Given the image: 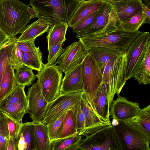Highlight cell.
I'll use <instances>...</instances> for the list:
<instances>
[{"label":"cell","instance_id":"cell-43","mask_svg":"<svg viewBox=\"0 0 150 150\" xmlns=\"http://www.w3.org/2000/svg\"><path fill=\"white\" fill-rule=\"evenodd\" d=\"M11 38L0 29V49L8 42Z\"/></svg>","mask_w":150,"mask_h":150},{"label":"cell","instance_id":"cell-32","mask_svg":"<svg viewBox=\"0 0 150 150\" xmlns=\"http://www.w3.org/2000/svg\"><path fill=\"white\" fill-rule=\"evenodd\" d=\"M22 52L23 66L36 70L40 71L45 64L42 62V53L40 50L36 53Z\"/></svg>","mask_w":150,"mask_h":150},{"label":"cell","instance_id":"cell-25","mask_svg":"<svg viewBox=\"0 0 150 150\" xmlns=\"http://www.w3.org/2000/svg\"><path fill=\"white\" fill-rule=\"evenodd\" d=\"M133 78L140 84L146 85L150 83V43L147 47L141 63Z\"/></svg>","mask_w":150,"mask_h":150},{"label":"cell","instance_id":"cell-23","mask_svg":"<svg viewBox=\"0 0 150 150\" xmlns=\"http://www.w3.org/2000/svg\"><path fill=\"white\" fill-rule=\"evenodd\" d=\"M95 106L98 116L104 121L110 123L108 96L105 85L103 81L96 94Z\"/></svg>","mask_w":150,"mask_h":150},{"label":"cell","instance_id":"cell-48","mask_svg":"<svg viewBox=\"0 0 150 150\" xmlns=\"http://www.w3.org/2000/svg\"><path fill=\"white\" fill-rule=\"evenodd\" d=\"M144 2H145V3L146 4V6L149 8H150V1L149 2H148V0H144Z\"/></svg>","mask_w":150,"mask_h":150},{"label":"cell","instance_id":"cell-35","mask_svg":"<svg viewBox=\"0 0 150 150\" xmlns=\"http://www.w3.org/2000/svg\"><path fill=\"white\" fill-rule=\"evenodd\" d=\"M26 144L25 150L36 149L32 131V122L23 123L20 129Z\"/></svg>","mask_w":150,"mask_h":150},{"label":"cell","instance_id":"cell-17","mask_svg":"<svg viewBox=\"0 0 150 150\" xmlns=\"http://www.w3.org/2000/svg\"><path fill=\"white\" fill-rule=\"evenodd\" d=\"M83 90L82 62L76 67L65 74L62 80L60 94L76 92Z\"/></svg>","mask_w":150,"mask_h":150},{"label":"cell","instance_id":"cell-8","mask_svg":"<svg viewBox=\"0 0 150 150\" xmlns=\"http://www.w3.org/2000/svg\"><path fill=\"white\" fill-rule=\"evenodd\" d=\"M35 76L42 94L47 102L52 101L60 95L63 74L56 65L45 64Z\"/></svg>","mask_w":150,"mask_h":150},{"label":"cell","instance_id":"cell-37","mask_svg":"<svg viewBox=\"0 0 150 150\" xmlns=\"http://www.w3.org/2000/svg\"><path fill=\"white\" fill-rule=\"evenodd\" d=\"M8 120V127L9 137L16 139L23 123L18 122L6 115Z\"/></svg>","mask_w":150,"mask_h":150},{"label":"cell","instance_id":"cell-26","mask_svg":"<svg viewBox=\"0 0 150 150\" xmlns=\"http://www.w3.org/2000/svg\"><path fill=\"white\" fill-rule=\"evenodd\" d=\"M69 27L67 23L60 22L50 28L46 36L48 50L56 43H63L65 41L66 34Z\"/></svg>","mask_w":150,"mask_h":150},{"label":"cell","instance_id":"cell-10","mask_svg":"<svg viewBox=\"0 0 150 150\" xmlns=\"http://www.w3.org/2000/svg\"><path fill=\"white\" fill-rule=\"evenodd\" d=\"M150 43L149 32H142L133 41L126 53L127 57L125 81L133 78L140 65L147 47Z\"/></svg>","mask_w":150,"mask_h":150},{"label":"cell","instance_id":"cell-14","mask_svg":"<svg viewBox=\"0 0 150 150\" xmlns=\"http://www.w3.org/2000/svg\"><path fill=\"white\" fill-rule=\"evenodd\" d=\"M28 107L27 113L33 122H41L49 103L43 96L38 82L33 83L27 92Z\"/></svg>","mask_w":150,"mask_h":150},{"label":"cell","instance_id":"cell-11","mask_svg":"<svg viewBox=\"0 0 150 150\" xmlns=\"http://www.w3.org/2000/svg\"><path fill=\"white\" fill-rule=\"evenodd\" d=\"M83 91L60 94L49 103L44 117L40 122L47 125L76 106L84 94Z\"/></svg>","mask_w":150,"mask_h":150},{"label":"cell","instance_id":"cell-39","mask_svg":"<svg viewBox=\"0 0 150 150\" xmlns=\"http://www.w3.org/2000/svg\"><path fill=\"white\" fill-rule=\"evenodd\" d=\"M98 11L92 14L73 27L72 32L77 33L89 26L97 15Z\"/></svg>","mask_w":150,"mask_h":150},{"label":"cell","instance_id":"cell-42","mask_svg":"<svg viewBox=\"0 0 150 150\" xmlns=\"http://www.w3.org/2000/svg\"><path fill=\"white\" fill-rule=\"evenodd\" d=\"M142 11L145 18L144 23H150V9L142 2Z\"/></svg>","mask_w":150,"mask_h":150},{"label":"cell","instance_id":"cell-1","mask_svg":"<svg viewBox=\"0 0 150 150\" xmlns=\"http://www.w3.org/2000/svg\"><path fill=\"white\" fill-rule=\"evenodd\" d=\"M28 6L17 0H0V29L11 38L22 33L31 20Z\"/></svg>","mask_w":150,"mask_h":150},{"label":"cell","instance_id":"cell-38","mask_svg":"<svg viewBox=\"0 0 150 150\" xmlns=\"http://www.w3.org/2000/svg\"><path fill=\"white\" fill-rule=\"evenodd\" d=\"M34 40L16 42V46L22 52L36 53L40 50L39 47H36Z\"/></svg>","mask_w":150,"mask_h":150},{"label":"cell","instance_id":"cell-45","mask_svg":"<svg viewBox=\"0 0 150 150\" xmlns=\"http://www.w3.org/2000/svg\"><path fill=\"white\" fill-rule=\"evenodd\" d=\"M7 150H18L16 139L9 137Z\"/></svg>","mask_w":150,"mask_h":150},{"label":"cell","instance_id":"cell-29","mask_svg":"<svg viewBox=\"0 0 150 150\" xmlns=\"http://www.w3.org/2000/svg\"><path fill=\"white\" fill-rule=\"evenodd\" d=\"M75 107L76 106L73 107L67 112L63 120L62 130L59 138L78 133L75 118Z\"/></svg>","mask_w":150,"mask_h":150},{"label":"cell","instance_id":"cell-33","mask_svg":"<svg viewBox=\"0 0 150 150\" xmlns=\"http://www.w3.org/2000/svg\"><path fill=\"white\" fill-rule=\"evenodd\" d=\"M145 18L142 10L132 17L119 24V27L123 31L134 33L138 31L141 25L144 23Z\"/></svg>","mask_w":150,"mask_h":150},{"label":"cell","instance_id":"cell-20","mask_svg":"<svg viewBox=\"0 0 150 150\" xmlns=\"http://www.w3.org/2000/svg\"><path fill=\"white\" fill-rule=\"evenodd\" d=\"M115 7L120 23L142 10L141 0H107Z\"/></svg>","mask_w":150,"mask_h":150},{"label":"cell","instance_id":"cell-24","mask_svg":"<svg viewBox=\"0 0 150 150\" xmlns=\"http://www.w3.org/2000/svg\"><path fill=\"white\" fill-rule=\"evenodd\" d=\"M50 28L47 22L41 19L28 25L21 36L17 38V42L35 40L36 38L45 32H48Z\"/></svg>","mask_w":150,"mask_h":150},{"label":"cell","instance_id":"cell-41","mask_svg":"<svg viewBox=\"0 0 150 150\" xmlns=\"http://www.w3.org/2000/svg\"><path fill=\"white\" fill-rule=\"evenodd\" d=\"M0 134L9 137L7 118L6 114L0 110Z\"/></svg>","mask_w":150,"mask_h":150},{"label":"cell","instance_id":"cell-30","mask_svg":"<svg viewBox=\"0 0 150 150\" xmlns=\"http://www.w3.org/2000/svg\"><path fill=\"white\" fill-rule=\"evenodd\" d=\"M88 51L92 53L99 68L109 60H115L121 55L113 50L103 47H94Z\"/></svg>","mask_w":150,"mask_h":150},{"label":"cell","instance_id":"cell-36","mask_svg":"<svg viewBox=\"0 0 150 150\" xmlns=\"http://www.w3.org/2000/svg\"><path fill=\"white\" fill-rule=\"evenodd\" d=\"M62 43L58 42L52 46L48 50V55L47 65H51L55 63L57 58L61 55L64 50Z\"/></svg>","mask_w":150,"mask_h":150},{"label":"cell","instance_id":"cell-12","mask_svg":"<svg viewBox=\"0 0 150 150\" xmlns=\"http://www.w3.org/2000/svg\"><path fill=\"white\" fill-rule=\"evenodd\" d=\"M118 121V124L114 127L120 139L122 150H150V140L132 129L124 121Z\"/></svg>","mask_w":150,"mask_h":150},{"label":"cell","instance_id":"cell-15","mask_svg":"<svg viewBox=\"0 0 150 150\" xmlns=\"http://www.w3.org/2000/svg\"><path fill=\"white\" fill-rule=\"evenodd\" d=\"M113 100L110 112L112 119L125 121L134 117L141 110L138 103L130 101L125 97L118 95Z\"/></svg>","mask_w":150,"mask_h":150},{"label":"cell","instance_id":"cell-6","mask_svg":"<svg viewBox=\"0 0 150 150\" xmlns=\"http://www.w3.org/2000/svg\"><path fill=\"white\" fill-rule=\"evenodd\" d=\"M120 28L114 7L106 0L98 11L93 22L88 27L77 33L78 38L85 35L97 36L113 31Z\"/></svg>","mask_w":150,"mask_h":150},{"label":"cell","instance_id":"cell-50","mask_svg":"<svg viewBox=\"0 0 150 150\" xmlns=\"http://www.w3.org/2000/svg\"><path fill=\"white\" fill-rule=\"evenodd\" d=\"M77 150H81L78 149Z\"/></svg>","mask_w":150,"mask_h":150},{"label":"cell","instance_id":"cell-4","mask_svg":"<svg viewBox=\"0 0 150 150\" xmlns=\"http://www.w3.org/2000/svg\"><path fill=\"white\" fill-rule=\"evenodd\" d=\"M127 63L125 54L115 60H109L99 68L108 94L110 108L115 94H120L126 83L124 78Z\"/></svg>","mask_w":150,"mask_h":150},{"label":"cell","instance_id":"cell-7","mask_svg":"<svg viewBox=\"0 0 150 150\" xmlns=\"http://www.w3.org/2000/svg\"><path fill=\"white\" fill-rule=\"evenodd\" d=\"M82 62L84 94L92 109L98 116L95 108V99L97 91L103 81L102 73L90 51H88Z\"/></svg>","mask_w":150,"mask_h":150},{"label":"cell","instance_id":"cell-18","mask_svg":"<svg viewBox=\"0 0 150 150\" xmlns=\"http://www.w3.org/2000/svg\"><path fill=\"white\" fill-rule=\"evenodd\" d=\"M18 67L16 52L8 61L3 72L0 83V102L9 94L17 85L14 72Z\"/></svg>","mask_w":150,"mask_h":150},{"label":"cell","instance_id":"cell-3","mask_svg":"<svg viewBox=\"0 0 150 150\" xmlns=\"http://www.w3.org/2000/svg\"><path fill=\"white\" fill-rule=\"evenodd\" d=\"M142 32L130 33L122 31L120 28L99 36L85 35L78 38L86 50L93 47H103L115 51L120 55L126 54L130 45Z\"/></svg>","mask_w":150,"mask_h":150},{"label":"cell","instance_id":"cell-44","mask_svg":"<svg viewBox=\"0 0 150 150\" xmlns=\"http://www.w3.org/2000/svg\"><path fill=\"white\" fill-rule=\"evenodd\" d=\"M8 138L0 134V150H7Z\"/></svg>","mask_w":150,"mask_h":150},{"label":"cell","instance_id":"cell-40","mask_svg":"<svg viewBox=\"0 0 150 150\" xmlns=\"http://www.w3.org/2000/svg\"><path fill=\"white\" fill-rule=\"evenodd\" d=\"M75 118L78 132L85 127V119L82 110L80 101L75 107Z\"/></svg>","mask_w":150,"mask_h":150},{"label":"cell","instance_id":"cell-9","mask_svg":"<svg viewBox=\"0 0 150 150\" xmlns=\"http://www.w3.org/2000/svg\"><path fill=\"white\" fill-rule=\"evenodd\" d=\"M25 86L16 85L13 91L0 102V110L14 120L23 123L27 113L28 103Z\"/></svg>","mask_w":150,"mask_h":150},{"label":"cell","instance_id":"cell-28","mask_svg":"<svg viewBox=\"0 0 150 150\" xmlns=\"http://www.w3.org/2000/svg\"><path fill=\"white\" fill-rule=\"evenodd\" d=\"M17 38H11L6 44L0 49V83L4 71L11 58L16 52Z\"/></svg>","mask_w":150,"mask_h":150},{"label":"cell","instance_id":"cell-16","mask_svg":"<svg viewBox=\"0 0 150 150\" xmlns=\"http://www.w3.org/2000/svg\"><path fill=\"white\" fill-rule=\"evenodd\" d=\"M81 109L85 119V127L78 132L79 135L86 136L98 129L111 123L107 122L100 117L93 110L83 94L80 100Z\"/></svg>","mask_w":150,"mask_h":150},{"label":"cell","instance_id":"cell-22","mask_svg":"<svg viewBox=\"0 0 150 150\" xmlns=\"http://www.w3.org/2000/svg\"><path fill=\"white\" fill-rule=\"evenodd\" d=\"M32 131L37 150H51V141L47 125L40 122H32Z\"/></svg>","mask_w":150,"mask_h":150},{"label":"cell","instance_id":"cell-47","mask_svg":"<svg viewBox=\"0 0 150 150\" xmlns=\"http://www.w3.org/2000/svg\"><path fill=\"white\" fill-rule=\"evenodd\" d=\"M111 123L112 126H115L118 124L119 121L116 119H112V122Z\"/></svg>","mask_w":150,"mask_h":150},{"label":"cell","instance_id":"cell-21","mask_svg":"<svg viewBox=\"0 0 150 150\" xmlns=\"http://www.w3.org/2000/svg\"><path fill=\"white\" fill-rule=\"evenodd\" d=\"M124 122L132 129L150 140V104L141 109L134 117Z\"/></svg>","mask_w":150,"mask_h":150},{"label":"cell","instance_id":"cell-49","mask_svg":"<svg viewBox=\"0 0 150 150\" xmlns=\"http://www.w3.org/2000/svg\"><path fill=\"white\" fill-rule=\"evenodd\" d=\"M32 150H37L35 149H33Z\"/></svg>","mask_w":150,"mask_h":150},{"label":"cell","instance_id":"cell-2","mask_svg":"<svg viewBox=\"0 0 150 150\" xmlns=\"http://www.w3.org/2000/svg\"><path fill=\"white\" fill-rule=\"evenodd\" d=\"M80 0H31L29 4L38 11V18L47 22L50 27L60 22L67 23Z\"/></svg>","mask_w":150,"mask_h":150},{"label":"cell","instance_id":"cell-46","mask_svg":"<svg viewBox=\"0 0 150 150\" xmlns=\"http://www.w3.org/2000/svg\"><path fill=\"white\" fill-rule=\"evenodd\" d=\"M27 10L31 19L33 18L38 17V11L34 8L28 6Z\"/></svg>","mask_w":150,"mask_h":150},{"label":"cell","instance_id":"cell-31","mask_svg":"<svg viewBox=\"0 0 150 150\" xmlns=\"http://www.w3.org/2000/svg\"><path fill=\"white\" fill-rule=\"evenodd\" d=\"M33 69L21 66L16 69L15 77L17 85L25 87L30 86L36 77Z\"/></svg>","mask_w":150,"mask_h":150},{"label":"cell","instance_id":"cell-19","mask_svg":"<svg viewBox=\"0 0 150 150\" xmlns=\"http://www.w3.org/2000/svg\"><path fill=\"white\" fill-rule=\"evenodd\" d=\"M105 0H80L79 3L70 19L67 22L72 28L82 20L99 10Z\"/></svg>","mask_w":150,"mask_h":150},{"label":"cell","instance_id":"cell-13","mask_svg":"<svg viewBox=\"0 0 150 150\" xmlns=\"http://www.w3.org/2000/svg\"><path fill=\"white\" fill-rule=\"evenodd\" d=\"M88 51L80 41L74 42L64 49L55 64L65 74L76 67L82 62Z\"/></svg>","mask_w":150,"mask_h":150},{"label":"cell","instance_id":"cell-27","mask_svg":"<svg viewBox=\"0 0 150 150\" xmlns=\"http://www.w3.org/2000/svg\"><path fill=\"white\" fill-rule=\"evenodd\" d=\"M82 136L78 133L51 141V150H77Z\"/></svg>","mask_w":150,"mask_h":150},{"label":"cell","instance_id":"cell-5","mask_svg":"<svg viewBox=\"0 0 150 150\" xmlns=\"http://www.w3.org/2000/svg\"><path fill=\"white\" fill-rule=\"evenodd\" d=\"M78 146L81 150H122L120 142L112 124L105 125L86 136Z\"/></svg>","mask_w":150,"mask_h":150},{"label":"cell","instance_id":"cell-34","mask_svg":"<svg viewBox=\"0 0 150 150\" xmlns=\"http://www.w3.org/2000/svg\"><path fill=\"white\" fill-rule=\"evenodd\" d=\"M67 111L47 125L51 141L59 138L62 130L63 120Z\"/></svg>","mask_w":150,"mask_h":150}]
</instances>
